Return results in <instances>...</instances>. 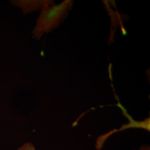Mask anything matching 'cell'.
Segmentation results:
<instances>
[{"instance_id":"cell-1","label":"cell","mask_w":150,"mask_h":150,"mask_svg":"<svg viewBox=\"0 0 150 150\" xmlns=\"http://www.w3.org/2000/svg\"><path fill=\"white\" fill-rule=\"evenodd\" d=\"M72 5V1L66 0L58 5L53 4L43 8L32 32L33 38L40 40L45 33L59 27L68 15Z\"/></svg>"},{"instance_id":"cell-2","label":"cell","mask_w":150,"mask_h":150,"mask_svg":"<svg viewBox=\"0 0 150 150\" xmlns=\"http://www.w3.org/2000/svg\"><path fill=\"white\" fill-rule=\"evenodd\" d=\"M10 2L15 7L22 9L23 14L40 9L42 10L47 6L54 4L53 1L50 0H12L10 1Z\"/></svg>"},{"instance_id":"cell-3","label":"cell","mask_w":150,"mask_h":150,"mask_svg":"<svg viewBox=\"0 0 150 150\" xmlns=\"http://www.w3.org/2000/svg\"><path fill=\"white\" fill-rule=\"evenodd\" d=\"M17 150H36L33 144L28 142H26L25 144H23V145H22L21 146H20Z\"/></svg>"},{"instance_id":"cell-4","label":"cell","mask_w":150,"mask_h":150,"mask_svg":"<svg viewBox=\"0 0 150 150\" xmlns=\"http://www.w3.org/2000/svg\"><path fill=\"white\" fill-rule=\"evenodd\" d=\"M136 150H150V146L147 145H142L139 149Z\"/></svg>"}]
</instances>
